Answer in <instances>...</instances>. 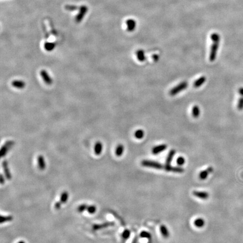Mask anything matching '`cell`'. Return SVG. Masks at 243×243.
Here are the masks:
<instances>
[{
    "label": "cell",
    "instance_id": "5b68a950",
    "mask_svg": "<svg viewBox=\"0 0 243 243\" xmlns=\"http://www.w3.org/2000/svg\"><path fill=\"white\" fill-rule=\"evenodd\" d=\"M88 11V8L86 6H82L80 7V12L77 16L76 17V21L77 23H80V21H82V19H84V17L86 14V13Z\"/></svg>",
    "mask_w": 243,
    "mask_h": 243
},
{
    "label": "cell",
    "instance_id": "2e32d148",
    "mask_svg": "<svg viewBox=\"0 0 243 243\" xmlns=\"http://www.w3.org/2000/svg\"><path fill=\"white\" fill-rule=\"evenodd\" d=\"M103 144L101 143L100 141H98L95 144V145L94 147V151H95V154L96 155H100L102 151H103Z\"/></svg>",
    "mask_w": 243,
    "mask_h": 243
},
{
    "label": "cell",
    "instance_id": "f546056e",
    "mask_svg": "<svg viewBox=\"0 0 243 243\" xmlns=\"http://www.w3.org/2000/svg\"><path fill=\"white\" fill-rule=\"evenodd\" d=\"M87 210L90 214H94L96 211V207L95 205H91L88 206Z\"/></svg>",
    "mask_w": 243,
    "mask_h": 243
},
{
    "label": "cell",
    "instance_id": "277c9868",
    "mask_svg": "<svg viewBox=\"0 0 243 243\" xmlns=\"http://www.w3.org/2000/svg\"><path fill=\"white\" fill-rule=\"evenodd\" d=\"M14 144H15V142L13 141H11V140L8 141H6V143H5L4 145L1 147V151H0L1 157V158L4 157L5 155H6V154L8 152V150L11 147H13V145H14Z\"/></svg>",
    "mask_w": 243,
    "mask_h": 243
},
{
    "label": "cell",
    "instance_id": "cb8c5ba5",
    "mask_svg": "<svg viewBox=\"0 0 243 243\" xmlns=\"http://www.w3.org/2000/svg\"><path fill=\"white\" fill-rule=\"evenodd\" d=\"M194 225L198 228H201L204 226L205 221L204 219L201 218H197L194 221Z\"/></svg>",
    "mask_w": 243,
    "mask_h": 243
},
{
    "label": "cell",
    "instance_id": "7402d4cb",
    "mask_svg": "<svg viewBox=\"0 0 243 243\" xmlns=\"http://www.w3.org/2000/svg\"><path fill=\"white\" fill-rule=\"evenodd\" d=\"M56 47L55 43H51V42H46L44 45V48L47 51H51L53 50Z\"/></svg>",
    "mask_w": 243,
    "mask_h": 243
},
{
    "label": "cell",
    "instance_id": "9c48e42d",
    "mask_svg": "<svg viewBox=\"0 0 243 243\" xmlns=\"http://www.w3.org/2000/svg\"><path fill=\"white\" fill-rule=\"evenodd\" d=\"M2 167H3L4 171L5 176L6 177V178L8 180H10L11 179V174L10 171L7 160H4V162H2Z\"/></svg>",
    "mask_w": 243,
    "mask_h": 243
},
{
    "label": "cell",
    "instance_id": "8992f818",
    "mask_svg": "<svg viewBox=\"0 0 243 243\" xmlns=\"http://www.w3.org/2000/svg\"><path fill=\"white\" fill-rule=\"evenodd\" d=\"M40 75L41 76V77L43 80V81L45 82V83L47 84V85H51L53 83V80L46 70L43 69L42 71H41Z\"/></svg>",
    "mask_w": 243,
    "mask_h": 243
},
{
    "label": "cell",
    "instance_id": "e0dca14e",
    "mask_svg": "<svg viewBox=\"0 0 243 243\" xmlns=\"http://www.w3.org/2000/svg\"><path fill=\"white\" fill-rule=\"evenodd\" d=\"M38 168L41 170H43L46 168V163L43 156L40 155L38 156Z\"/></svg>",
    "mask_w": 243,
    "mask_h": 243
},
{
    "label": "cell",
    "instance_id": "484cf974",
    "mask_svg": "<svg viewBox=\"0 0 243 243\" xmlns=\"http://www.w3.org/2000/svg\"><path fill=\"white\" fill-rule=\"evenodd\" d=\"M13 219V217L12 216H1L0 222H1V223H5V222H10Z\"/></svg>",
    "mask_w": 243,
    "mask_h": 243
},
{
    "label": "cell",
    "instance_id": "3957f363",
    "mask_svg": "<svg viewBox=\"0 0 243 243\" xmlns=\"http://www.w3.org/2000/svg\"><path fill=\"white\" fill-rule=\"evenodd\" d=\"M188 86V83L186 81L182 82L180 84L177 85L175 87L171 89L169 91V95L171 96H175L179 92H181L182 91L184 90Z\"/></svg>",
    "mask_w": 243,
    "mask_h": 243
},
{
    "label": "cell",
    "instance_id": "ffe728a7",
    "mask_svg": "<svg viewBox=\"0 0 243 243\" xmlns=\"http://www.w3.org/2000/svg\"><path fill=\"white\" fill-rule=\"evenodd\" d=\"M136 54L137 58L140 62H144L146 60V57H145V55L144 51L142 50H138L136 52Z\"/></svg>",
    "mask_w": 243,
    "mask_h": 243
},
{
    "label": "cell",
    "instance_id": "83f0119b",
    "mask_svg": "<svg viewBox=\"0 0 243 243\" xmlns=\"http://www.w3.org/2000/svg\"><path fill=\"white\" fill-rule=\"evenodd\" d=\"M140 236L142 238H146V239H147L148 240H151V235L150 234V233H149V232H148L147 231H142L140 233Z\"/></svg>",
    "mask_w": 243,
    "mask_h": 243
},
{
    "label": "cell",
    "instance_id": "7c38bea8",
    "mask_svg": "<svg viewBox=\"0 0 243 243\" xmlns=\"http://www.w3.org/2000/svg\"><path fill=\"white\" fill-rule=\"evenodd\" d=\"M213 171V168L212 167H210L208 168L207 169L204 170L200 173L199 178L202 180H204L208 177V175H210V173H212Z\"/></svg>",
    "mask_w": 243,
    "mask_h": 243
},
{
    "label": "cell",
    "instance_id": "ba28073f",
    "mask_svg": "<svg viewBox=\"0 0 243 243\" xmlns=\"http://www.w3.org/2000/svg\"><path fill=\"white\" fill-rule=\"evenodd\" d=\"M164 169L167 172H172L177 173H182L185 171L184 169L181 167H172L171 166L168 167L164 166Z\"/></svg>",
    "mask_w": 243,
    "mask_h": 243
},
{
    "label": "cell",
    "instance_id": "74e56055",
    "mask_svg": "<svg viewBox=\"0 0 243 243\" xmlns=\"http://www.w3.org/2000/svg\"><path fill=\"white\" fill-rule=\"evenodd\" d=\"M17 243H25L24 241H19Z\"/></svg>",
    "mask_w": 243,
    "mask_h": 243
},
{
    "label": "cell",
    "instance_id": "1f68e13d",
    "mask_svg": "<svg viewBox=\"0 0 243 243\" xmlns=\"http://www.w3.org/2000/svg\"><path fill=\"white\" fill-rule=\"evenodd\" d=\"M80 8L79 7L76 6L75 5H66V6H65V8L67 10H68V11H75L77 8Z\"/></svg>",
    "mask_w": 243,
    "mask_h": 243
},
{
    "label": "cell",
    "instance_id": "8d00e7d4",
    "mask_svg": "<svg viewBox=\"0 0 243 243\" xmlns=\"http://www.w3.org/2000/svg\"><path fill=\"white\" fill-rule=\"evenodd\" d=\"M137 240H138V237H137V236H136L134 239V240H133L132 243H137Z\"/></svg>",
    "mask_w": 243,
    "mask_h": 243
},
{
    "label": "cell",
    "instance_id": "836d02e7",
    "mask_svg": "<svg viewBox=\"0 0 243 243\" xmlns=\"http://www.w3.org/2000/svg\"><path fill=\"white\" fill-rule=\"evenodd\" d=\"M61 205H62V203L60 201H57L55 204V208L56 210H60L61 208Z\"/></svg>",
    "mask_w": 243,
    "mask_h": 243
},
{
    "label": "cell",
    "instance_id": "d6a6232c",
    "mask_svg": "<svg viewBox=\"0 0 243 243\" xmlns=\"http://www.w3.org/2000/svg\"><path fill=\"white\" fill-rule=\"evenodd\" d=\"M177 164L180 166L184 165L185 163V159L182 156L178 157V158L177 160Z\"/></svg>",
    "mask_w": 243,
    "mask_h": 243
},
{
    "label": "cell",
    "instance_id": "44dd1931",
    "mask_svg": "<svg viewBox=\"0 0 243 243\" xmlns=\"http://www.w3.org/2000/svg\"><path fill=\"white\" fill-rule=\"evenodd\" d=\"M124 150H125L124 146L123 145H122V144L118 145L117 147H116V149H115V155H117L118 157L121 156L122 155H123V154Z\"/></svg>",
    "mask_w": 243,
    "mask_h": 243
},
{
    "label": "cell",
    "instance_id": "e575fe53",
    "mask_svg": "<svg viewBox=\"0 0 243 243\" xmlns=\"http://www.w3.org/2000/svg\"><path fill=\"white\" fill-rule=\"evenodd\" d=\"M0 182H1V185L4 184L5 182L4 177L3 176V175H2V174L0 176Z\"/></svg>",
    "mask_w": 243,
    "mask_h": 243
},
{
    "label": "cell",
    "instance_id": "4dcf8cb0",
    "mask_svg": "<svg viewBox=\"0 0 243 243\" xmlns=\"http://www.w3.org/2000/svg\"><path fill=\"white\" fill-rule=\"evenodd\" d=\"M87 207H88V205H87V204H81V205L78 206V207L77 208V210L80 213H82V212H84V210H87Z\"/></svg>",
    "mask_w": 243,
    "mask_h": 243
},
{
    "label": "cell",
    "instance_id": "30bf717a",
    "mask_svg": "<svg viewBox=\"0 0 243 243\" xmlns=\"http://www.w3.org/2000/svg\"><path fill=\"white\" fill-rule=\"evenodd\" d=\"M167 148V145L166 144H161L158 146L154 147L152 149V153L154 155H157L160 153L164 151Z\"/></svg>",
    "mask_w": 243,
    "mask_h": 243
},
{
    "label": "cell",
    "instance_id": "5bb4252c",
    "mask_svg": "<svg viewBox=\"0 0 243 243\" xmlns=\"http://www.w3.org/2000/svg\"><path fill=\"white\" fill-rule=\"evenodd\" d=\"M126 25H127V30L128 32H132L133 30H134L135 28H136V21H134V19H128L127 21H126Z\"/></svg>",
    "mask_w": 243,
    "mask_h": 243
},
{
    "label": "cell",
    "instance_id": "8fae6325",
    "mask_svg": "<svg viewBox=\"0 0 243 243\" xmlns=\"http://www.w3.org/2000/svg\"><path fill=\"white\" fill-rule=\"evenodd\" d=\"M193 195L196 197H198L200 199H203V200H206L209 197V194L207 192L205 191H193Z\"/></svg>",
    "mask_w": 243,
    "mask_h": 243
},
{
    "label": "cell",
    "instance_id": "d6986e66",
    "mask_svg": "<svg viewBox=\"0 0 243 243\" xmlns=\"http://www.w3.org/2000/svg\"><path fill=\"white\" fill-rule=\"evenodd\" d=\"M160 231L161 232V234L163 236L164 238H168L169 236V232L168 230L167 227L164 226V225H162L160 226Z\"/></svg>",
    "mask_w": 243,
    "mask_h": 243
},
{
    "label": "cell",
    "instance_id": "603a6c76",
    "mask_svg": "<svg viewBox=\"0 0 243 243\" xmlns=\"http://www.w3.org/2000/svg\"><path fill=\"white\" fill-rule=\"evenodd\" d=\"M200 113V111L199 107L197 105L194 106L193 109H192V114H193V117L195 118H197L199 117Z\"/></svg>",
    "mask_w": 243,
    "mask_h": 243
},
{
    "label": "cell",
    "instance_id": "4fadbf2b",
    "mask_svg": "<svg viewBox=\"0 0 243 243\" xmlns=\"http://www.w3.org/2000/svg\"><path fill=\"white\" fill-rule=\"evenodd\" d=\"M12 86L17 89H23L25 88L26 84L24 80H14L11 82Z\"/></svg>",
    "mask_w": 243,
    "mask_h": 243
},
{
    "label": "cell",
    "instance_id": "9a60e30c",
    "mask_svg": "<svg viewBox=\"0 0 243 243\" xmlns=\"http://www.w3.org/2000/svg\"><path fill=\"white\" fill-rule=\"evenodd\" d=\"M175 153H176V151L174 149H172L169 152L167 159H166V165H165L166 167H168V166H171V163L172 162V160H173Z\"/></svg>",
    "mask_w": 243,
    "mask_h": 243
},
{
    "label": "cell",
    "instance_id": "7a4b0ae2",
    "mask_svg": "<svg viewBox=\"0 0 243 243\" xmlns=\"http://www.w3.org/2000/svg\"><path fill=\"white\" fill-rule=\"evenodd\" d=\"M141 165L145 167L151 168L156 169H164V166L159 162L150 160H144L141 162Z\"/></svg>",
    "mask_w": 243,
    "mask_h": 243
},
{
    "label": "cell",
    "instance_id": "f1b7e54d",
    "mask_svg": "<svg viewBox=\"0 0 243 243\" xmlns=\"http://www.w3.org/2000/svg\"><path fill=\"white\" fill-rule=\"evenodd\" d=\"M131 235V231L128 229H126L122 234V237L123 240H127L129 239Z\"/></svg>",
    "mask_w": 243,
    "mask_h": 243
},
{
    "label": "cell",
    "instance_id": "6da1fadb",
    "mask_svg": "<svg viewBox=\"0 0 243 243\" xmlns=\"http://www.w3.org/2000/svg\"><path fill=\"white\" fill-rule=\"evenodd\" d=\"M210 39L212 41V44L210 51V62H213L217 56L220 37L218 34L214 33L210 35Z\"/></svg>",
    "mask_w": 243,
    "mask_h": 243
},
{
    "label": "cell",
    "instance_id": "52a82bcc",
    "mask_svg": "<svg viewBox=\"0 0 243 243\" xmlns=\"http://www.w3.org/2000/svg\"><path fill=\"white\" fill-rule=\"evenodd\" d=\"M115 225V222H107L101 224H96L93 225L92 228L94 230H99L104 228H106L108 227L114 226Z\"/></svg>",
    "mask_w": 243,
    "mask_h": 243
},
{
    "label": "cell",
    "instance_id": "4316f807",
    "mask_svg": "<svg viewBox=\"0 0 243 243\" xmlns=\"http://www.w3.org/2000/svg\"><path fill=\"white\" fill-rule=\"evenodd\" d=\"M134 136L137 139H141L144 136V132L142 130H137L134 132Z\"/></svg>",
    "mask_w": 243,
    "mask_h": 243
},
{
    "label": "cell",
    "instance_id": "ac0fdd59",
    "mask_svg": "<svg viewBox=\"0 0 243 243\" xmlns=\"http://www.w3.org/2000/svg\"><path fill=\"white\" fill-rule=\"evenodd\" d=\"M205 80H206L205 77L202 76L200 78H199V79H197L194 82L193 86L195 88H198V87H200L202 84H203L205 83Z\"/></svg>",
    "mask_w": 243,
    "mask_h": 243
},
{
    "label": "cell",
    "instance_id": "d4e9b609",
    "mask_svg": "<svg viewBox=\"0 0 243 243\" xmlns=\"http://www.w3.org/2000/svg\"><path fill=\"white\" fill-rule=\"evenodd\" d=\"M69 197V194L67 191H64L60 197V202L62 204H65L67 201Z\"/></svg>",
    "mask_w": 243,
    "mask_h": 243
},
{
    "label": "cell",
    "instance_id": "d590c367",
    "mask_svg": "<svg viewBox=\"0 0 243 243\" xmlns=\"http://www.w3.org/2000/svg\"><path fill=\"white\" fill-rule=\"evenodd\" d=\"M153 60L155 61V62H156V61H158V60H159V56L158 55H154L153 56Z\"/></svg>",
    "mask_w": 243,
    "mask_h": 243
}]
</instances>
